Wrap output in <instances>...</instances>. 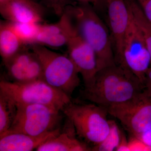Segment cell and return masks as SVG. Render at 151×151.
I'll return each instance as SVG.
<instances>
[{
    "mask_svg": "<svg viewBox=\"0 0 151 151\" xmlns=\"http://www.w3.org/2000/svg\"><path fill=\"white\" fill-rule=\"evenodd\" d=\"M144 89L134 73L116 64L99 70L92 84L80 93L84 100L107 108L128 101Z\"/></svg>",
    "mask_w": 151,
    "mask_h": 151,
    "instance_id": "1",
    "label": "cell"
},
{
    "mask_svg": "<svg viewBox=\"0 0 151 151\" xmlns=\"http://www.w3.org/2000/svg\"><path fill=\"white\" fill-rule=\"evenodd\" d=\"M65 12L77 34L94 50L99 70L116 65L110 31L92 5L76 3L68 6Z\"/></svg>",
    "mask_w": 151,
    "mask_h": 151,
    "instance_id": "2",
    "label": "cell"
},
{
    "mask_svg": "<svg viewBox=\"0 0 151 151\" xmlns=\"http://www.w3.org/2000/svg\"><path fill=\"white\" fill-rule=\"evenodd\" d=\"M62 112L73 124L78 137L88 145L94 146L99 144L109 133L108 113L104 107L71 100Z\"/></svg>",
    "mask_w": 151,
    "mask_h": 151,
    "instance_id": "3",
    "label": "cell"
},
{
    "mask_svg": "<svg viewBox=\"0 0 151 151\" xmlns=\"http://www.w3.org/2000/svg\"><path fill=\"white\" fill-rule=\"evenodd\" d=\"M29 46L41 63L43 80L71 98L81 81L78 70L69 57L42 45Z\"/></svg>",
    "mask_w": 151,
    "mask_h": 151,
    "instance_id": "4",
    "label": "cell"
},
{
    "mask_svg": "<svg viewBox=\"0 0 151 151\" xmlns=\"http://www.w3.org/2000/svg\"><path fill=\"white\" fill-rule=\"evenodd\" d=\"M0 92L16 104H40L62 111L71 101L67 94L43 80L17 83L1 80Z\"/></svg>",
    "mask_w": 151,
    "mask_h": 151,
    "instance_id": "5",
    "label": "cell"
},
{
    "mask_svg": "<svg viewBox=\"0 0 151 151\" xmlns=\"http://www.w3.org/2000/svg\"><path fill=\"white\" fill-rule=\"evenodd\" d=\"M17 105V111L13 123L2 136L14 133L40 136L56 129L63 124L62 112L55 108L40 104Z\"/></svg>",
    "mask_w": 151,
    "mask_h": 151,
    "instance_id": "6",
    "label": "cell"
},
{
    "mask_svg": "<svg viewBox=\"0 0 151 151\" xmlns=\"http://www.w3.org/2000/svg\"><path fill=\"white\" fill-rule=\"evenodd\" d=\"M106 109L130 135L137 136L151 129V95L145 89L128 101Z\"/></svg>",
    "mask_w": 151,
    "mask_h": 151,
    "instance_id": "7",
    "label": "cell"
},
{
    "mask_svg": "<svg viewBox=\"0 0 151 151\" xmlns=\"http://www.w3.org/2000/svg\"><path fill=\"white\" fill-rule=\"evenodd\" d=\"M116 64L129 70L144 86L146 73L151 66V56L133 18L125 37L122 55Z\"/></svg>",
    "mask_w": 151,
    "mask_h": 151,
    "instance_id": "8",
    "label": "cell"
},
{
    "mask_svg": "<svg viewBox=\"0 0 151 151\" xmlns=\"http://www.w3.org/2000/svg\"><path fill=\"white\" fill-rule=\"evenodd\" d=\"M27 46L24 47L16 55L3 63L6 77V79L4 80L25 83L43 80L41 63L30 47Z\"/></svg>",
    "mask_w": 151,
    "mask_h": 151,
    "instance_id": "9",
    "label": "cell"
},
{
    "mask_svg": "<svg viewBox=\"0 0 151 151\" xmlns=\"http://www.w3.org/2000/svg\"><path fill=\"white\" fill-rule=\"evenodd\" d=\"M105 8L116 64L122 55L125 37L132 21V13L127 0H106Z\"/></svg>",
    "mask_w": 151,
    "mask_h": 151,
    "instance_id": "10",
    "label": "cell"
},
{
    "mask_svg": "<svg viewBox=\"0 0 151 151\" xmlns=\"http://www.w3.org/2000/svg\"><path fill=\"white\" fill-rule=\"evenodd\" d=\"M66 46L68 56L81 75L84 87L89 86L94 81L98 72L97 58L94 50L76 31Z\"/></svg>",
    "mask_w": 151,
    "mask_h": 151,
    "instance_id": "11",
    "label": "cell"
},
{
    "mask_svg": "<svg viewBox=\"0 0 151 151\" xmlns=\"http://www.w3.org/2000/svg\"><path fill=\"white\" fill-rule=\"evenodd\" d=\"M46 8L34 0H9L0 4V13L5 20L41 23Z\"/></svg>",
    "mask_w": 151,
    "mask_h": 151,
    "instance_id": "12",
    "label": "cell"
},
{
    "mask_svg": "<svg viewBox=\"0 0 151 151\" xmlns=\"http://www.w3.org/2000/svg\"><path fill=\"white\" fill-rule=\"evenodd\" d=\"M60 18L55 23L40 24L34 44L54 48L67 45L76 30L70 17L65 12Z\"/></svg>",
    "mask_w": 151,
    "mask_h": 151,
    "instance_id": "13",
    "label": "cell"
},
{
    "mask_svg": "<svg viewBox=\"0 0 151 151\" xmlns=\"http://www.w3.org/2000/svg\"><path fill=\"white\" fill-rule=\"evenodd\" d=\"M77 137L73 124L65 117V122L59 134L41 145L36 151H92V147L89 145L78 139Z\"/></svg>",
    "mask_w": 151,
    "mask_h": 151,
    "instance_id": "14",
    "label": "cell"
},
{
    "mask_svg": "<svg viewBox=\"0 0 151 151\" xmlns=\"http://www.w3.org/2000/svg\"><path fill=\"white\" fill-rule=\"evenodd\" d=\"M62 127L38 136L17 133L6 134L0 137V151L36 150L41 145L58 134Z\"/></svg>",
    "mask_w": 151,
    "mask_h": 151,
    "instance_id": "15",
    "label": "cell"
},
{
    "mask_svg": "<svg viewBox=\"0 0 151 151\" xmlns=\"http://www.w3.org/2000/svg\"><path fill=\"white\" fill-rule=\"evenodd\" d=\"M24 45L14 32L7 22L0 24V54L3 63L6 62L20 51Z\"/></svg>",
    "mask_w": 151,
    "mask_h": 151,
    "instance_id": "16",
    "label": "cell"
},
{
    "mask_svg": "<svg viewBox=\"0 0 151 151\" xmlns=\"http://www.w3.org/2000/svg\"><path fill=\"white\" fill-rule=\"evenodd\" d=\"M17 111L16 103L7 95L0 92V137L10 128Z\"/></svg>",
    "mask_w": 151,
    "mask_h": 151,
    "instance_id": "17",
    "label": "cell"
},
{
    "mask_svg": "<svg viewBox=\"0 0 151 151\" xmlns=\"http://www.w3.org/2000/svg\"><path fill=\"white\" fill-rule=\"evenodd\" d=\"M132 18L147 45L151 58V24L146 18L140 6L136 0H127Z\"/></svg>",
    "mask_w": 151,
    "mask_h": 151,
    "instance_id": "18",
    "label": "cell"
},
{
    "mask_svg": "<svg viewBox=\"0 0 151 151\" xmlns=\"http://www.w3.org/2000/svg\"><path fill=\"white\" fill-rule=\"evenodd\" d=\"M6 21L24 45L29 46L34 44L41 23H20Z\"/></svg>",
    "mask_w": 151,
    "mask_h": 151,
    "instance_id": "19",
    "label": "cell"
},
{
    "mask_svg": "<svg viewBox=\"0 0 151 151\" xmlns=\"http://www.w3.org/2000/svg\"><path fill=\"white\" fill-rule=\"evenodd\" d=\"M110 131L106 138L101 142L92 147L93 151H116L122 139L123 132L113 120H109Z\"/></svg>",
    "mask_w": 151,
    "mask_h": 151,
    "instance_id": "20",
    "label": "cell"
},
{
    "mask_svg": "<svg viewBox=\"0 0 151 151\" xmlns=\"http://www.w3.org/2000/svg\"><path fill=\"white\" fill-rule=\"evenodd\" d=\"M46 8L51 9L59 17L64 12L68 6L74 4L77 2L75 0H34Z\"/></svg>",
    "mask_w": 151,
    "mask_h": 151,
    "instance_id": "21",
    "label": "cell"
},
{
    "mask_svg": "<svg viewBox=\"0 0 151 151\" xmlns=\"http://www.w3.org/2000/svg\"><path fill=\"white\" fill-rule=\"evenodd\" d=\"M129 151H151V147L136 136L131 135L128 139Z\"/></svg>",
    "mask_w": 151,
    "mask_h": 151,
    "instance_id": "22",
    "label": "cell"
},
{
    "mask_svg": "<svg viewBox=\"0 0 151 151\" xmlns=\"http://www.w3.org/2000/svg\"><path fill=\"white\" fill-rule=\"evenodd\" d=\"M146 18L151 24V0H137Z\"/></svg>",
    "mask_w": 151,
    "mask_h": 151,
    "instance_id": "23",
    "label": "cell"
},
{
    "mask_svg": "<svg viewBox=\"0 0 151 151\" xmlns=\"http://www.w3.org/2000/svg\"><path fill=\"white\" fill-rule=\"evenodd\" d=\"M136 137L140 139L147 145L151 147V129Z\"/></svg>",
    "mask_w": 151,
    "mask_h": 151,
    "instance_id": "24",
    "label": "cell"
},
{
    "mask_svg": "<svg viewBox=\"0 0 151 151\" xmlns=\"http://www.w3.org/2000/svg\"><path fill=\"white\" fill-rule=\"evenodd\" d=\"M144 89L151 95V66L146 73L144 82Z\"/></svg>",
    "mask_w": 151,
    "mask_h": 151,
    "instance_id": "25",
    "label": "cell"
},
{
    "mask_svg": "<svg viewBox=\"0 0 151 151\" xmlns=\"http://www.w3.org/2000/svg\"><path fill=\"white\" fill-rule=\"evenodd\" d=\"M116 151H129L128 145V140L127 139V137L124 133H123L122 139Z\"/></svg>",
    "mask_w": 151,
    "mask_h": 151,
    "instance_id": "26",
    "label": "cell"
},
{
    "mask_svg": "<svg viewBox=\"0 0 151 151\" xmlns=\"http://www.w3.org/2000/svg\"><path fill=\"white\" fill-rule=\"evenodd\" d=\"M77 2L92 5L94 9H98V0H75Z\"/></svg>",
    "mask_w": 151,
    "mask_h": 151,
    "instance_id": "27",
    "label": "cell"
},
{
    "mask_svg": "<svg viewBox=\"0 0 151 151\" xmlns=\"http://www.w3.org/2000/svg\"><path fill=\"white\" fill-rule=\"evenodd\" d=\"M106 0H98V9L105 8Z\"/></svg>",
    "mask_w": 151,
    "mask_h": 151,
    "instance_id": "28",
    "label": "cell"
}]
</instances>
